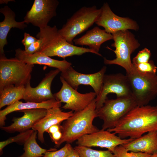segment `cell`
Here are the masks:
<instances>
[{
  "instance_id": "6da1fadb",
  "label": "cell",
  "mask_w": 157,
  "mask_h": 157,
  "mask_svg": "<svg viewBox=\"0 0 157 157\" xmlns=\"http://www.w3.org/2000/svg\"><path fill=\"white\" fill-rule=\"evenodd\" d=\"M122 139H135L151 131H157V106H137L118 122L113 128L107 130Z\"/></svg>"
},
{
  "instance_id": "7a4b0ae2",
  "label": "cell",
  "mask_w": 157,
  "mask_h": 157,
  "mask_svg": "<svg viewBox=\"0 0 157 157\" xmlns=\"http://www.w3.org/2000/svg\"><path fill=\"white\" fill-rule=\"evenodd\" d=\"M96 117L95 99L85 109L74 112L72 116L64 121L60 126L62 138L55 147H58L65 142L72 143L84 135L99 131L93 124V120Z\"/></svg>"
},
{
  "instance_id": "3957f363",
  "label": "cell",
  "mask_w": 157,
  "mask_h": 157,
  "mask_svg": "<svg viewBox=\"0 0 157 157\" xmlns=\"http://www.w3.org/2000/svg\"><path fill=\"white\" fill-rule=\"evenodd\" d=\"M37 38L41 41L38 52L51 57L57 56L65 58L74 55H81L87 53L96 54L89 48L80 47L68 42L59 33L56 26L40 29Z\"/></svg>"
},
{
  "instance_id": "277c9868",
  "label": "cell",
  "mask_w": 157,
  "mask_h": 157,
  "mask_svg": "<svg viewBox=\"0 0 157 157\" xmlns=\"http://www.w3.org/2000/svg\"><path fill=\"white\" fill-rule=\"evenodd\" d=\"M0 56V90L9 85L25 86L30 83L34 65L15 57L8 58L5 54Z\"/></svg>"
},
{
  "instance_id": "5b68a950",
  "label": "cell",
  "mask_w": 157,
  "mask_h": 157,
  "mask_svg": "<svg viewBox=\"0 0 157 157\" xmlns=\"http://www.w3.org/2000/svg\"><path fill=\"white\" fill-rule=\"evenodd\" d=\"M112 34L114 42L111 46L115 49L113 50L108 48L114 52L116 57L112 60L104 58V63L106 65H119L126 70V74H130L133 70L131 55L139 47L140 44L133 34L128 30L119 31Z\"/></svg>"
},
{
  "instance_id": "8992f818",
  "label": "cell",
  "mask_w": 157,
  "mask_h": 157,
  "mask_svg": "<svg viewBox=\"0 0 157 157\" xmlns=\"http://www.w3.org/2000/svg\"><path fill=\"white\" fill-rule=\"evenodd\" d=\"M101 12V8L98 9L95 6L82 7L67 19L58 32L68 42L73 44L74 38L95 23Z\"/></svg>"
},
{
  "instance_id": "52a82bcc",
  "label": "cell",
  "mask_w": 157,
  "mask_h": 157,
  "mask_svg": "<svg viewBox=\"0 0 157 157\" xmlns=\"http://www.w3.org/2000/svg\"><path fill=\"white\" fill-rule=\"evenodd\" d=\"M133 68L132 72L126 74L132 97L137 106L147 105L157 96V75L156 74L141 73Z\"/></svg>"
},
{
  "instance_id": "ba28073f",
  "label": "cell",
  "mask_w": 157,
  "mask_h": 157,
  "mask_svg": "<svg viewBox=\"0 0 157 157\" xmlns=\"http://www.w3.org/2000/svg\"><path fill=\"white\" fill-rule=\"evenodd\" d=\"M137 106L132 96L107 98L101 107L96 109L97 117L103 121L101 129L114 128L122 118Z\"/></svg>"
},
{
  "instance_id": "9c48e42d",
  "label": "cell",
  "mask_w": 157,
  "mask_h": 157,
  "mask_svg": "<svg viewBox=\"0 0 157 157\" xmlns=\"http://www.w3.org/2000/svg\"><path fill=\"white\" fill-rule=\"evenodd\" d=\"M60 79L61 88L53 95L56 100L65 104L63 108L74 112L79 111L86 108L96 98L97 95L94 92L81 93L71 87L61 76Z\"/></svg>"
},
{
  "instance_id": "30bf717a",
  "label": "cell",
  "mask_w": 157,
  "mask_h": 157,
  "mask_svg": "<svg viewBox=\"0 0 157 157\" xmlns=\"http://www.w3.org/2000/svg\"><path fill=\"white\" fill-rule=\"evenodd\" d=\"M110 93L115 94L117 98L132 96L130 85L126 75L121 73L105 75L101 90L95 98L96 109L103 106L108 98L107 95Z\"/></svg>"
},
{
  "instance_id": "8fae6325",
  "label": "cell",
  "mask_w": 157,
  "mask_h": 157,
  "mask_svg": "<svg viewBox=\"0 0 157 157\" xmlns=\"http://www.w3.org/2000/svg\"><path fill=\"white\" fill-rule=\"evenodd\" d=\"M58 4L59 2L56 0H35L24 17V21L26 24L31 23L40 29L44 28L56 15Z\"/></svg>"
},
{
  "instance_id": "7c38bea8",
  "label": "cell",
  "mask_w": 157,
  "mask_h": 157,
  "mask_svg": "<svg viewBox=\"0 0 157 157\" xmlns=\"http://www.w3.org/2000/svg\"><path fill=\"white\" fill-rule=\"evenodd\" d=\"M106 70V67L104 66L97 72L86 74L77 72L71 66L65 72H61V76L69 85L76 90L81 85L90 86L97 96L101 90Z\"/></svg>"
},
{
  "instance_id": "4fadbf2b",
  "label": "cell",
  "mask_w": 157,
  "mask_h": 157,
  "mask_svg": "<svg viewBox=\"0 0 157 157\" xmlns=\"http://www.w3.org/2000/svg\"><path fill=\"white\" fill-rule=\"evenodd\" d=\"M101 8V14L95 23L104 27L107 32L112 34L120 31L138 29L139 26L135 21L129 18L117 15L112 11L107 3H104Z\"/></svg>"
},
{
  "instance_id": "5bb4252c",
  "label": "cell",
  "mask_w": 157,
  "mask_h": 157,
  "mask_svg": "<svg viewBox=\"0 0 157 157\" xmlns=\"http://www.w3.org/2000/svg\"><path fill=\"white\" fill-rule=\"evenodd\" d=\"M134 139H122L114 133L102 129L96 132L84 135L77 140L78 145L90 147L105 148L113 153L117 146L126 144Z\"/></svg>"
},
{
  "instance_id": "9a60e30c",
  "label": "cell",
  "mask_w": 157,
  "mask_h": 157,
  "mask_svg": "<svg viewBox=\"0 0 157 157\" xmlns=\"http://www.w3.org/2000/svg\"><path fill=\"white\" fill-rule=\"evenodd\" d=\"M60 72L58 69L50 71L35 87H31L30 83L27 84L23 99L26 102L40 103L55 99L51 92V85L53 79Z\"/></svg>"
},
{
  "instance_id": "2e32d148",
  "label": "cell",
  "mask_w": 157,
  "mask_h": 157,
  "mask_svg": "<svg viewBox=\"0 0 157 157\" xmlns=\"http://www.w3.org/2000/svg\"><path fill=\"white\" fill-rule=\"evenodd\" d=\"M47 110L44 108H36L23 110L19 112L24 113L21 117H14L13 123L7 126L0 127L5 132L12 133L24 132L32 129L35 124L46 115Z\"/></svg>"
},
{
  "instance_id": "e0dca14e",
  "label": "cell",
  "mask_w": 157,
  "mask_h": 157,
  "mask_svg": "<svg viewBox=\"0 0 157 157\" xmlns=\"http://www.w3.org/2000/svg\"><path fill=\"white\" fill-rule=\"evenodd\" d=\"M15 51V57L26 63L46 65L58 69L61 72L66 71L72 65L71 63L65 60H59L53 59L40 52L29 54L20 48L16 49Z\"/></svg>"
},
{
  "instance_id": "ac0fdd59",
  "label": "cell",
  "mask_w": 157,
  "mask_h": 157,
  "mask_svg": "<svg viewBox=\"0 0 157 157\" xmlns=\"http://www.w3.org/2000/svg\"><path fill=\"white\" fill-rule=\"evenodd\" d=\"M72 111L64 112L60 107H57L47 110L46 115L36 123L32 129L38 131V138L42 143L44 141V134L51 126L60 124L72 115Z\"/></svg>"
},
{
  "instance_id": "d6986e66",
  "label": "cell",
  "mask_w": 157,
  "mask_h": 157,
  "mask_svg": "<svg viewBox=\"0 0 157 157\" xmlns=\"http://www.w3.org/2000/svg\"><path fill=\"white\" fill-rule=\"evenodd\" d=\"M113 38L111 34L95 26L81 37L74 39L73 42L76 45L88 46L96 54L102 56L99 53L101 45L106 41L113 39Z\"/></svg>"
},
{
  "instance_id": "ffe728a7",
  "label": "cell",
  "mask_w": 157,
  "mask_h": 157,
  "mask_svg": "<svg viewBox=\"0 0 157 157\" xmlns=\"http://www.w3.org/2000/svg\"><path fill=\"white\" fill-rule=\"evenodd\" d=\"M61 103L56 99L40 103L31 102H23L21 101H17L0 111V127L5 126L6 116L12 112L16 111H20L23 110L39 108L48 110L54 107H60Z\"/></svg>"
},
{
  "instance_id": "44dd1931",
  "label": "cell",
  "mask_w": 157,
  "mask_h": 157,
  "mask_svg": "<svg viewBox=\"0 0 157 157\" xmlns=\"http://www.w3.org/2000/svg\"><path fill=\"white\" fill-rule=\"evenodd\" d=\"M0 12L4 15V20L0 22V55H4V47L8 44L7 37L12 28L23 30L27 26L23 21L17 22L15 20V13L7 6L0 8Z\"/></svg>"
},
{
  "instance_id": "7402d4cb",
  "label": "cell",
  "mask_w": 157,
  "mask_h": 157,
  "mask_svg": "<svg viewBox=\"0 0 157 157\" xmlns=\"http://www.w3.org/2000/svg\"><path fill=\"white\" fill-rule=\"evenodd\" d=\"M122 145L128 151L153 154L157 152V131L149 132Z\"/></svg>"
},
{
  "instance_id": "603a6c76",
  "label": "cell",
  "mask_w": 157,
  "mask_h": 157,
  "mask_svg": "<svg viewBox=\"0 0 157 157\" xmlns=\"http://www.w3.org/2000/svg\"><path fill=\"white\" fill-rule=\"evenodd\" d=\"M25 91V86H24L17 87L11 85L3 88L0 90V109L24 99Z\"/></svg>"
},
{
  "instance_id": "cb8c5ba5",
  "label": "cell",
  "mask_w": 157,
  "mask_h": 157,
  "mask_svg": "<svg viewBox=\"0 0 157 157\" xmlns=\"http://www.w3.org/2000/svg\"><path fill=\"white\" fill-rule=\"evenodd\" d=\"M37 135L38 131H34L24 144V153L18 157H42L47 151L55 150L54 149L47 150L40 147L36 140Z\"/></svg>"
},
{
  "instance_id": "d4e9b609",
  "label": "cell",
  "mask_w": 157,
  "mask_h": 157,
  "mask_svg": "<svg viewBox=\"0 0 157 157\" xmlns=\"http://www.w3.org/2000/svg\"><path fill=\"white\" fill-rule=\"evenodd\" d=\"M74 148L81 157H114L113 154L108 150H95L89 147L79 145Z\"/></svg>"
},
{
  "instance_id": "484cf974",
  "label": "cell",
  "mask_w": 157,
  "mask_h": 157,
  "mask_svg": "<svg viewBox=\"0 0 157 157\" xmlns=\"http://www.w3.org/2000/svg\"><path fill=\"white\" fill-rule=\"evenodd\" d=\"M34 131L32 129L20 133H19L15 136L10 137L5 140L1 141L0 142V156L3 154V148L10 144L16 142L20 144H24Z\"/></svg>"
},
{
  "instance_id": "4316f807",
  "label": "cell",
  "mask_w": 157,
  "mask_h": 157,
  "mask_svg": "<svg viewBox=\"0 0 157 157\" xmlns=\"http://www.w3.org/2000/svg\"><path fill=\"white\" fill-rule=\"evenodd\" d=\"M113 153L114 157H151V156L145 153L129 152L122 145L116 147Z\"/></svg>"
},
{
  "instance_id": "83f0119b",
  "label": "cell",
  "mask_w": 157,
  "mask_h": 157,
  "mask_svg": "<svg viewBox=\"0 0 157 157\" xmlns=\"http://www.w3.org/2000/svg\"><path fill=\"white\" fill-rule=\"evenodd\" d=\"M133 65V67L141 73L156 74L157 67L152 60L146 63Z\"/></svg>"
},
{
  "instance_id": "f1b7e54d",
  "label": "cell",
  "mask_w": 157,
  "mask_h": 157,
  "mask_svg": "<svg viewBox=\"0 0 157 157\" xmlns=\"http://www.w3.org/2000/svg\"><path fill=\"white\" fill-rule=\"evenodd\" d=\"M73 148L70 143H67L58 150L46 152L42 157H67Z\"/></svg>"
},
{
  "instance_id": "f546056e",
  "label": "cell",
  "mask_w": 157,
  "mask_h": 157,
  "mask_svg": "<svg viewBox=\"0 0 157 157\" xmlns=\"http://www.w3.org/2000/svg\"><path fill=\"white\" fill-rule=\"evenodd\" d=\"M151 56L150 51L148 49L145 48L140 51L132 60L133 65L149 62Z\"/></svg>"
},
{
  "instance_id": "4dcf8cb0",
  "label": "cell",
  "mask_w": 157,
  "mask_h": 157,
  "mask_svg": "<svg viewBox=\"0 0 157 157\" xmlns=\"http://www.w3.org/2000/svg\"><path fill=\"white\" fill-rule=\"evenodd\" d=\"M41 45V41L40 39L33 43L27 48L25 49V52L28 54H32L38 52Z\"/></svg>"
},
{
  "instance_id": "1f68e13d",
  "label": "cell",
  "mask_w": 157,
  "mask_h": 157,
  "mask_svg": "<svg viewBox=\"0 0 157 157\" xmlns=\"http://www.w3.org/2000/svg\"><path fill=\"white\" fill-rule=\"evenodd\" d=\"M38 39L31 35L29 34L25 33L24 38L22 40V42L25 47V49L28 47L31 44L36 42Z\"/></svg>"
},
{
  "instance_id": "d6a6232c",
  "label": "cell",
  "mask_w": 157,
  "mask_h": 157,
  "mask_svg": "<svg viewBox=\"0 0 157 157\" xmlns=\"http://www.w3.org/2000/svg\"><path fill=\"white\" fill-rule=\"evenodd\" d=\"M49 135L51 139L56 144L61 139L62 134L60 130Z\"/></svg>"
},
{
  "instance_id": "836d02e7",
  "label": "cell",
  "mask_w": 157,
  "mask_h": 157,
  "mask_svg": "<svg viewBox=\"0 0 157 157\" xmlns=\"http://www.w3.org/2000/svg\"><path fill=\"white\" fill-rule=\"evenodd\" d=\"M60 130L61 129L60 124H56L51 126L46 132L50 135Z\"/></svg>"
},
{
  "instance_id": "e575fe53",
  "label": "cell",
  "mask_w": 157,
  "mask_h": 157,
  "mask_svg": "<svg viewBox=\"0 0 157 157\" xmlns=\"http://www.w3.org/2000/svg\"><path fill=\"white\" fill-rule=\"evenodd\" d=\"M67 157H81L78 152L73 148Z\"/></svg>"
},
{
  "instance_id": "d590c367",
  "label": "cell",
  "mask_w": 157,
  "mask_h": 157,
  "mask_svg": "<svg viewBox=\"0 0 157 157\" xmlns=\"http://www.w3.org/2000/svg\"><path fill=\"white\" fill-rule=\"evenodd\" d=\"M151 157H157V152L152 154Z\"/></svg>"
},
{
  "instance_id": "8d00e7d4",
  "label": "cell",
  "mask_w": 157,
  "mask_h": 157,
  "mask_svg": "<svg viewBox=\"0 0 157 157\" xmlns=\"http://www.w3.org/2000/svg\"></svg>"
}]
</instances>
